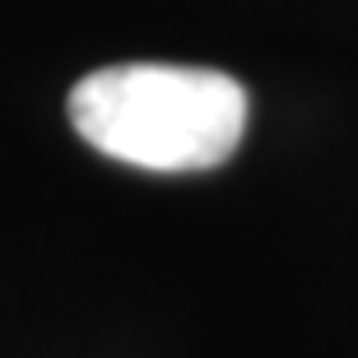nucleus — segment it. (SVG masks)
Returning <instances> with one entry per match:
<instances>
[{
    "label": "nucleus",
    "instance_id": "1",
    "mask_svg": "<svg viewBox=\"0 0 358 358\" xmlns=\"http://www.w3.org/2000/svg\"><path fill=\"white\" fill-rule=\"evenodd\" d=\"M70 121L98 154L149 173H200L233 159L247 131V93L224 70L107 66L70 89Z\"/></svg>",
    "mask_w": 358,
    "mask_h": 358
}]
</instances>
